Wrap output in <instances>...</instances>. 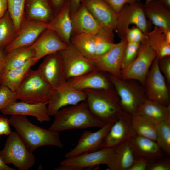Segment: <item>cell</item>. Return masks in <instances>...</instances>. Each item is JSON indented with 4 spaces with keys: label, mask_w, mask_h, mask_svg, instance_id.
<instances>
[{
    "label": "cell",
    "mask_w": 170,
    "mask_h": 170,
    "mask_svg": "<svg viewBox=\"0 0 170 170\" xmlns=\"http://www.w3.org/2000/svg\"><path fill=\"white\" fill-rule=\"evenodd\" d=\"M138 1H139V0H137Z\"/></svg>",
    "instance_id": "11a10c76"
},
{
    "label": "cell",
    "mask_w": 170,
    "mask_h": 170,
    "mask_svg": "<svg viewBox=\"0 0 170 170\" xmlns=\"http://www.w3.org/2000/svg\"><path fill=\"white\" fill-rule=\"evenodd\" d=\"M0 156L6 164H12L20 170H28L34 165L35 158L16 132H12L7 138Z\"/></svg>",
    "instance_id": "5b68a950"
},
{
    "label": "cell",
    "mask_w": 170,
    "mask_h": 170,
    "mask_svg": "<svg viewBox=\"0 0 170 170\" xmlns=\"http://www.w3.org/2000/svg\"><path fill=\"white\" fill-rule=\"evenodd\" d=\"M114 122L107 123L95 132L88 130L84 131L80 138L76 146L65 154V158L95 151L102 148L104 139Z\"/></svg>",
    "instance_id": "5bb4252c"
},
{
    "label": "cell",
    "mask_w": 170,
    "mask_h": 170,
    "mask_svg": "<svg viewBox=\"0 0 170 170\" xmlns=\"http://www.w3.org/2000/svg\"><path fill=\"white\" fill-rule=\"evenodd\" d=\"M131 121L136 135L156 141L157 125L137 112L131 115Z\"/></svg>",
    "instance_id": "1f68e13d"
},
{
    "label": "cell",
    "mask_w": 170,
    "mask_h": 170,
    "mask_svg": "<svg viewBox=\"0 0 170 170\" xmlns=\"http://www.w3.org/2000/svg\"><path fill=\"white\" fill-rule=\"evenodd\" d=\"M127 43L126 40H121L105 53L95 58L93 61L96 68L121 78L122 61Z\"/></svg>",
    "instance_id": "9a60e30c"
},
{
    "label": "cell",
    "mask_w": 170,
    "mask_h": 170,
    "mask_svg": "<svg viewBox=\"0 0 170 170\" xmlns=\"http://www.w3.org/2000/svg\"><path fill=\"white\" fill-rule=\"evenodd\" d=\"M10 125L9 119L3 117H0V136L8 135L12 133Z\"/></svg>",
    "instance_id": "f6af8a7d"
},
{
    "label": "cell",
    "mask_w": 170,
    "mask_h": 170,
    "mask_svg": "<svg viewBox=\"0 0 170 170\" xmlns=\"http://www.w3.org/2000/svg\"><path fill=\"white\" fill-rule=\"evenodd\" d=\"M95 37L96 58L108 51L115 43L114 42V34L112 30L103 27L100 31L95 34Z\"/></svg>",
    "instance_id": "e575fe53"
},
{
    "label": "cell",
    "mask_w": 170,
    "mask_h": 170,
    "mask_svg": "<svg viewBox=\"0 0 170 170\" xmlns=\"http://www.w3.org/2000/svg\"><path fill=\"white\" fill-rule=\"evenodd\" d=\"M95 34L82 33L72 36L71 43L83 55L93 60L95 58Z\"/></svg>",
    "instance_id": "4dcf8cb0"
},
{
    "label": "cell",
    "mask_w": 170,
    "mask_h": 170,
    "mask_svg": "<svg viewBox=\"0 0 170 170\" xmlns=\"http://www.w3.org/2000/svg\"><path fill=\"white\" fill-rule=\"evenodd\" d=\"M158 60L159 69L163 74L168 83H170V56L164 57Z\"/></svg>",
    "instance_id": "b9f144b4"
},
{
    "label": "cell",
    "mask_w": 170,
    "mask_h": 170,
    "mask_svg": "<svg viewBox=\"0 0 170 170\" xmlns=\"http://www.w3.org/2000/svg\"><path fill=\"white\" fill-rule=\"evenodd\" d=\"M53 89L37 69L29 70L15 91L17 100L30 103L48 102Z\"/></svg>",
    "instance_id": "277c9868"
},
{
    "label": "cell",
    "mask_w": 170,
    "mask_h": 170,
    "mask_svg": "<svg viewBox=\"0 0 170 170\" xmlns=\"http://www.w3.org/2000/svg\"><path fill=\"white\" fill-rule=\"evenodd\" d=\"M48 29L47 23L24 17L17 35L14 41L5 48L6 53L31 45L41 34Z\"/></svg>",
    "instance_id": "4fadbf2b"
},
{
    "label": "cell",
    "mask_w": 170,
    "mask_h": 170,
    "mask_svg": "<svg viewBox=\"0 0 170 170\" xmlns=\"http://www.w3.org/2000/svg\"><path fill=\"white\" fill-rule=\"evenodd\" d=\"M149 161L146 158L139 157L135 160L129 170H146Z\"/></svg>",
    "instance_id": "ee69618b"
},
{
    "label": "cell",
    "mask_w": 170,
    "mask_h": 170,
    "mask_svg": "<svg viewBox=\"0 0 170 170\" xmlns=\"http://www.w3.org/2000/svg\"><path fill=\"white\" fill-rule=\"evenodd\" d=\"M15 92L8 87L0 86V111L17 100Z\"/></svg>",
    "instance_id": "f35d334b"
},
{
    "label": "cell",
    "mask_w": 170,
    "mask_h": 170,
    "mask_svg": "<svg viewBox=\"0 0 170 170\" xmlns=\"http://www.w3.org/2000/svg\"><path fill=\"white\" fill-rule=\"evenodd\" d=\"M34 52L28 47L20 48L6 53L4 70L20 67L34 56Z\"/></svg>",
    "instance_id": "d6a6232c"
},
{
    "label": "cell",
    "mask_w": 170,
    "mask_h": 170,
    "mask_svg": "<svg viewBox=\"0 0 170 170\" xmlns=\"http://www.w3.org/2000/svg\"><path fill=\"white\" fill-rule=\"evenodd\" d=\"M8 11L7 0H0V19Z\"/></svg>",
    "instance_id": "681fc988"
},
{
    "label": "cell",
    "mask_w": 170,
    "mask_h": 170,
    "mask_svg": "<svg viewBox=\"0 0 170 170\" xmlns=\"http://www.w3.org/2000/svg\"><path fill=\"white\" fill-rule=\"evenodd\" d=\"M156 55L146 43L141 42L136 57L128 67L122 70L121 77L125 80H135L144 85L147 74Z\"/></svg>",
    "instance_id": "52a82bcc"
},
{
    "label": "cell",
    "mask_w": 170,
    "mask_h": 170,
    "mask_svg": "<svg viewBox=\"0 0 170 170\" xmlns=\"http://www.w3.org/2000/svg\"><path fill=\"white\" fill-rule=\"evenodd\" d=\"M70 13L76 12L79 8L81 4V0H67Z\"/></svg>",
    "instance_id": "7dc6e473"
},
{
    "label": "cell",
    "mask_w": 170,
    "mask_h": 170,
    "mask_svg": "<svg viewBox=\"0 0 170 170\" xmlns=\"http://www.w3.org/2000/svg\"><path fill=\"white\" fill-rule=\"evenodd\" d=\"M8 11L18 33L25 17V0H7Z\"/></svg>",
    "instance_id": "8d00e7d4"
},
{
    "label": "cell",
    "mask_w": 170,
    "mask_h": 170,
    "mask_svg": "<svg viewBox=\"0 0 170 170\" xmlns=\"http://www.w3.org/2000/svg\"><path fill=\"white\" fill-rule=\"evenodd\" d=\"M145 34L146 43L156 53L158 60L170 56V43L161 28L155 26L152 31Z\"/></svg>",
    "instance_id": "f546056e"
},
{
    "label": "cell",
    "mask_w": 170,
    "mask_h": 170,
    "mask_svg": "<svg viewBox=\"0 0 170 170\" xmlns=\"http://www.w3.org/2000/svg\"><path fill=\"white\" fill-rule=\"evenodd\" d=\"M15 169L10 167L3 161L0 156V170H14Z\"/></svg>",
    "instance_id": "f907efd6"
},
{
    "label": "cell",
    "mask_w": 170,
    "mask_h": 170,
    "mask_svg": "<svg viewBox=\"0 0 170 170\" xmlns=\"http://www.w3.org/2000/svg\"><path fill=\"white\" fill-rule=\"evenodd\" d=\"M37 70L53 89L67 82L59 52L46 56Z\"/></svg>",
    "instance_id": "2e32d148"
},
{
    "label": "cell",
    "mask_w": 170,
    "mask_h": 170,
    "mask_svg": "<svg viewBox=\"0 0 170 170\" xmlns=\"http://www.w3.org/2000/svg\"><path fill=\"white\" fill-rule=\"evenodd\" d=\"M84 0H81V3H82V1H84Z\"/></svg>",
    "instance_id": "db71d44e"
},
{
    "label": "cell",
    "mask_w": 170,
    "mask_h": 170,
    "mask_svg": "<svg viewBox=\"0 0 170 170\" xmlns=\"http://www.w3.org/2000/svg\"><path fill=\"white\" fill-rule=\"evenodd\" d=\"M167 7L170 8V0H159Z\"/></svg>",
    "instance_id": "816d5d0a"
},
{
    "label": "cell",
    "mask_w": 170,
    "mask_h": 170,
    "mask_svg": "<svg viewBox=\"0 0 170 170\" xmlns=\"http://www.w3.org/2000/svg\"><path fill=\"white\" fill-rule=\"evenodd\" d=\"M118 14L123 6L126 4H131L137 1V0H104Z\"/></svg>",
    "instance_id": "7bdbcfd3"
},
{
    "label": "cell",
    "mask_w": 170,
    "mask_h": 170,
    "mask_svg": "<svg viewBox=\"0 0 170 170\" xmlns=\"http://www.w3.org/2000/svg\"><path fill=\"white\" fill-rule=\"evenodd\" d=\"M59 53L67 81L97 69L93 61L83 55L71 43Z\"/></svg>",
    "instance_id": "30bf717a"
},
{
    "label": "cell",
    "mask_w": 170,
    "mask_h": 170,
    "mask_svg": "<svg viewBox=\"0 0 170 170\" xmlns=\"http://www.w3.org/2000/svg\"><path fill=\"white\" fill-rule=\"evenodd\" d=\"M84 92L86 95L85 102L89 110L104 122H114L126 113L120 105L117 94L112 89Z\"/></svg>",
    "instance_id": "3957f363"
},
{
    "label": "cell",
    "mask_w": 170,
    "mask_h": 170,
    "mask_svg": "<svg viewBox=\"0 0 170 170\" xmlns=\"http://www.w3.org/2000/svg\"><path fill=\"white\" fill-rule=\"evenodd\" d=\"M156 141L161 149L170 154V117L157 125Z\"/></svg>",
    "instance_id": "d590c367"
},
{
    "label": "cell",
    "mask_w": 170,
    "mask_h": 170,
    "mask_svg": "<svg viewBox=\"0 0 170 170\" xmlns=\"http://www.w3.org/2000/svg\"><path fill=\"white\" fill-rule=\"evenodd\" d=\"M48 102L30 103L15 102L1 111L4 115H28L35 117L41 123L50 121L47 110Z\"/></svg>",
    "instance_id": "44dd1931"
},
{
    "label": "cell",
    "mask_w": 170,
    "mask_h": 170,
    "mask_svg": "<svg viewBox=\"0 0 170 170\" xmlns=\"http://www.w3.org/2000/svg\"><path fill=\"white\" fill-rule=\"evenodd\" d=\"M17 33L8 11L0 19V48H5L16 37Z\"/></svg>",
    "instance_id": "836d02e7"
},
{
    "label": "cell",
    "mask_w": 170,
    "mask_h": 170,
    "mask_svg": "<svg viewBox=\"0 0 170 170\" xmlns=\"http://www.w3.org/2000/svg\"><path fill=\"white\" fill-rule=\"evenodd\" d=\"M147 99L166 106L170 105L169 92L165 78L160 71L158 60H154L146 78Z\"/></svg>",
    "instance_id": "8fae6325"
},
{
    "label": "cell",
    "mask_w": 170,
    "mask_h": 170,
    "mask_svg": "<svg viewBox=\"0 0 170 170\" xmlns=\"http://www.w3.org/2000/svg\"><path fill=\"white\" fill-rule=\"evenodd\" d=\"M47 25L48 29L54 31L64 42L68 45L70 44L72 26L68 3L55 14Z\"/></svg>",
    "instance_id": "cb8c5ba5"
},
{
    "label": "cell",
    "mask_w": 170,
    "mask_h": 170,
    "mask_svg": "<svg viewBox=\"0 0 170 170\" xmlns=\"http://www.w3.org/2000/svg\"><path fill=\"white\" fill-rule=\"evenodd\" d=\"M137 112L157 125L170 117V105L166 106L146 98L138 108Z\"/></svg>",
    "instance_id": "4316f807"
},
{
    "label": "cell",
    "mask_w": 170,
    "mask_h": 170,
    "mask_svg": "<svg viewBox=\"0 0 170 170\" xmlns=\"http://www.w3.org/2000/svg\"><path fill=\"white\" fill-rule=\"evenodd\" d=\"M86 99V95L84 92L74 89L67 82L53 89L48 101V114L50 116H54L62 108L85 101Z\"/></svg>",
    "instance_id": "7c38bea8"
},
{
    "label": "cell",
    "mask_w": 170,
    "mask_h": 170,
    "mask_svg": "<svg viewBox=\"0 0 170 170\" xmlns=\"http://www.w3.org/2000/svg\"><path fill=\"white\" fill-rule=\"evenodd\" d=\"M1 83H0V86L1 85Z\"/></svg>",
    "instance_id": "9f6ffc18"
},
{
    "label": "cell",
    "mask_w": 170,
    "mask_h": 170,
    "mask_svg": "<svg viewBox=\"0 0 170 170\" xmlns=\"http://www.w3.org/2000/svg\"><path fill=\"white\" fill-rule=\"evenodd\" d=\"M9 121L28 150L32 152L38 147L43 146L63 147L59 133L47 130L33 124L25 116L12 115Z\"/></svg>",
    "instance_id": "7a4b0ae2"
},
{
    "label": "cell",
    "mask_w": 170,
    "mask_h": 170,
    "mask_svg": "<svg viewBox=\"0 0 170 170\" xmlns=\"http://www.w3.org/2000/svg\"><path fill=\"white\" fill-rule=\"evenodd\" d=\"M162 157L150 160L148 163V170H170V161Z\"/></svg>",
    "instance_id": "60d3db41"
},
{
    "label": "cell",
    "mask_w": 170,
    "mask_h": 170,
    "mask_svg": "<svg viewBox=\"0 0 170 170\" xmlns=\"http://www.w3.org/2000/svg\"><path fill=\"white\" fill-rule=\"evenodd\" d=\"M33 57L21 66L4 70L0 77L1 84L15 92L23 82L31 68L33 66Z\"/></svg>",
    "instance_id": "83f0119b"
},
{
    "label": "cell",
    "mask_w": 170,
    "mask_h": 170,
    "mask_svg": "<svg viewBox=\"0 0 170 170\" xmlns=\"http://www.w3.org/2000/svg\"><path fill=\"white\" fill-rule=\"evenodd\" d=\"M139 157L130 139L115 148L112 158L107 166L110 170H129Z\"/></svg>",
    "instance_id": "603a6c76"
},
{
    "label": "cell",
    "mask_w": 170,
    "mask_h": 170,
    "mask_svg": "<svg viewBox=\"0 0 170 170\" xmlns=\"http://www.w3.org/2000/svg\"><path fill=\"white\" fill-rule=\"evenodd\" d=\"M115 148H103L98 150L65 158L54 170H81L100 164L108 165L111 162Z\"/></svg>",
    "instance_id": "8992f818"
},
{
    "label": "cell",
    "mask_w": 170,
    "mask_h": 170,
    "mask_svg": "<svg viewBox=\"0 0 170 170\" xmlns=\"http://www.w3.org/2000/svg\"><path fill=\"white\" fill-rule=\"evenodd\" d=\"M146 18L155 26L163 29H170V8L159 0H153L143 5Z\"/></svg>",
    "instance_id": "d4e9b609"
},
{
    "label": "cell",
    "mask_w": 170,
    "mask_h": 170,
    "mask_svg": "<svg viewBox=\"0 0 170 170\" xmlns=\"http://www.w3.org/2000/svg\"><path fill=\"white\" fill-rule=\"evenodd\" d=\"M6 54L4 48H0V77L4 70Z\"/></svg>",
    "instance_id": "c3c4849f"
},
{
    "label": "cell",
    "mask_w": 170,
    "mask_h": 170,
    "mask_svg": "<svg viewBox=\"0 0 170 170\" xmlns=\"http://www.w3.org/2000/svg\"><path fill=\"white\" fill-rule=\"evenodd\" d=\"M49 1L55 14L58 12L67 3V0H49Z\"/></svg>",
    "instance_id": "bcb514c9"
},
{
    "label": "cell",
    "mask_w": 170,
    "mask_h": 170,
    "mask_svg": "<svg viewBox=\"0 0 170 170\" xmlns=\"http://www.w3.org/2000/svg\"><path fill=\"white\" fill-rule=\"evenodd\" d=\"M119 99V104L125 112L133 115L146 98L138 87L128 80L109 74L108 75Z\"/></svg>",
    "instance_id": "ba28073f"
},
{
    "label": "cell",
    "mask_w": 170,
    "mask_h": 170,
    "mask_svg": "<svg viewBox=\"0 0 170 170\" xmlns=\"http://www.w3.org/2000/svg\"><path fill=\"white\" fill-rule=\"evenodd\" d=\"M96 69L81 76L67 81L74 89L84 92L88 90H108L112 85L108 75Z\"/></svg>",
    "instance_id": "d6986e66"
},
{
    "label": "cell",
    "mask_w": 170,
    "mask_h": 170,
    "mask_svg": "<svg viewBox=\"0 0 170 170\" xmlns=\"http://www.w3.org/2000/svg\"><path fill=\"white\" fill-rule=\"evenodd\" d=\"M102 27L116 30L117 14L104 0H85L82 2Z\"/></svg>",
    "instance_id": "ffe728a7"
},
{
    "label": "cell",
    "mask_w": 170,
    "mask_h": 170,
    "mask_svg": "<svg viewBox=\"0 0 170 170\" xmlns=\"http://www.w3.org/2000/svg\"><path fill=\"white\" fill-rule=\"evenodd\" d=\"M71 37L82 33L96 34L103 28L97 22L82 3L75 12L70 13Z\"/></svg>",
    "instance_id": "7402d4cb"
},
{
    "label": "cell",
    "mask_w": 170,
    "mask_h": 170,
    "mask_svg": "<svg viewBox=\"0 0 170 170\" xmlns=\"http://www.w3.org/2000/svg\"><path fill=\"white\" fill-rule=\"evenodd\" d=\"M126 39L128 42L140 43L145 39V34L139 28L133 26L127 30Z\"/></svg>",
    "instance_id": "ab89813d"
},
{
    "label": "cell",
    "mask_w": 170,
    "mask_h": 170,
    "mask_svg": "<svg viewBox=\"0 0 170 170\" xmlns=\"http://www.w3.org/2000/svg\"><path fill=\"white\" fill-rule=\"evenodd\" d=\"M54 15L49 0H25L26 18L48 23Z\"/></svg>",
    "instance_id": "484cf974"
},
{
    "label": "cell",
    "mask_w": 170,
    "mask_h": 170,
    "mask_svg": "<svg viewBox=\"0 0 170 170\" xmlns=\"http://www.w3.org/2000/svg\"><path fill=\"white\" fill-rule=\"evenodd\" d=\"M131 140L139 157L150 161L163 155L161 148L155 140L136 134L131 138Z\"/></svg>",
    "instance_id": "f1b7e54d"
},
{
    "label": "cell",
    "mask_w": 170,
    "mask_h": 170,
    "mask_svg": "<svg viewBox=\"0 0 170 170\" xmlns=\"http://www.w3.org/2000/svg\"><path fill=\"white\" fill-rule=\"evenodd\" d=\"M135 134L131 115L126 113L115 122L105 138L102 148H115L131 139Z\"/></svg>",
    "instance_id": "ac0fdd59"
},
{
    "label": "cell",
    "mask_w": 170,
    "mask_h": 170,
    "mask_svg": "<svg viewBox=\"0 0 170 170\" xmlns=\"http://www.w3.org/2000/svg\"><path fill=\"white\" fill-rule=\"evenodd\" d=\"M140 43L127 42L122 61V70L129 65L135 59Z\"/></svg>",
    "instance_id": "74e56055"
},
{
    "label": "cell",
    "mask_w": 170,
    "mask_h": 170,
    "mask_svg": "<svg viewBox=\"0 0 170 170\" xmlns=\"http://www.w3.org/2000/svg\"><path fill=\"white\" fill-rule=\"evenodd\" d=\"M54 116L48 129L58 133L71 129L100 128L106 124L91 113L85 101L62 108Z\"/></svg>",
    "instance_id": "6da1fadb"
},
{
    "label": "cell",
    "mask_w": 170,
    "mask_h": 170,
    "mask_svg": "<svg viewBox=\"0 0 170 170\" xmlns=\"http://www.w3.org/2000/svg\"><path fill=\"white\" fill-rule=\"evenodd\" d=\"M153 0H146L145 4H147Z\"/></svg>",
    "instance_id": "f5cc1de1"
},
{
    "label": "cell",
    "mask_w": 170,
    "mask_h": 170,
    "mask_svg": "<svg viewBox=\"0 0 170 170\" xmlns=\"http://www.w3.org/2000/svg\"><path fill=\"white\" fill-rule=\"evenodd\" d=\"M131 24H134L145 34L148 32V24L139 1L125 4L117 14L116 30L121 40H126L127 31Z\"/></svg>",
    "instance_id": "9c48e42d"
},
{
    "label": "cell",
    "mask_w": 170,
    "mask_h": 170,
    "mask_svg": "<svg viewBox=\"0 0 170 170\" xmlns=\"http://www.w3.org/2000/svg\"><path fill=\"white\" fill-rule=\"evenodd\" d=\"M68 46L60 39L54 31L47 29L28 47L34 52V65L42 58L64 50Z\"/></svg>",
    "instance_id": "e0dca14e"
}]
</instances>
